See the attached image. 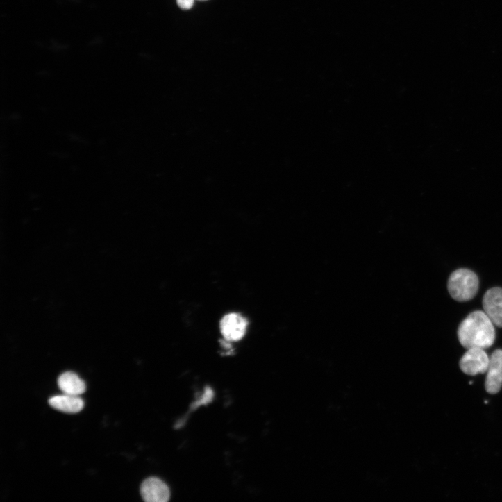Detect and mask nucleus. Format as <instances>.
I'll return each mask as SVG.
<instances>
[{"mask_svg": "<svg viewBox=\"0 0 502 502\" xmlns=\"http://www.w3.org/2000/svg\"><path fill=\"white\" fill-rule=\"evenodd\" d=\"M58 385L65 394L71 396H79L86 390L84 381L72 372L62 374L58 378Z\"/></svg>", "mask_w": 502, "mask_h": 502, "instance_id": "obj_9", "label": "nucleus"}, {"mask_svg": "<svg viewBox=\"0 0 502 502\" xmlns=\"http://www.w3.org/2000/svg\"><path fill=\"white\" fill-rule=\"evenodd\" d=\"M199 1H207V0H199Z\"/></svg>", "mask_w": 502, "mask_h": 502, "instance_id": "obj_12", "label": "nucleus"}, {"mask_svg": "<svg viewBox=\"0 0 502 502\" xmlns=\"http://www.w3.org/2000/svg\"><path fill=\"white\" fill-rule=\"evenodd\" d=\"M49 404L56 410L69 414L78 413L84 408V401L81 398L67 394L51 398Z\"/></svg>", "mask_w": 502, "mask_h": 502, "instance_id": "obj_8", "label": "nucleus"}, {"mask_svg": "<svg viewBox=\"0 0 502 502\" xmlns=\"http://www.w3.org/2000/svg\"><path fill=\"white\" fill-rule=\"evenodd\" d=\"M247 321L240 314L231 313L221 321V331L224 339L228 342H238L246 333Z\"/></svg>", "mask_w": 502, "mask_h": 502, "instance_id": "obj_5", "label": "nucleus"}, {"mask_svg": "<svg viewBox=\"0 0 502 502\" xmlns=\"http://www.w3.org/2000/svg\"><path fill=\"white\" fill-rule=\"evenodd\" d=\"M490 364V358L484 349L474 348L468 349L460 361L461 371L468 376L485 374Z\"/></svg>", "mask_w": 502, "mask_h": 502, "instance_id": "obj_3", "label": "nucleus"}, {"mask_svg": "<svg viewBox=\"0 0 502 502\" xmlns=\"http://www.w3.org/2000/svg\"><path fill=\"white\" fill-rule=\"evenodd\" d=\"M483 306L492 323L502 327V289L493 287L488 290L483 298Z\"/></svg>", "mask_w": 502, "mask_h": 502, "instance_id": "obj_7", "label": "nucleus"}, {"mask_svg": "<svg viewBox=\"0 0 502 502\" xmlns=\"http://www.w3.org/2000/svg\"><path fill=\"white\" fill-rule=\"evenodd\" d=\"M177 3L181 9L188 10L193 7L194 0H177Z\"/></svg>", "mask_w": 502, "mask_h": 502, "instance_id": "obj_11", "label": "nucleus"}, {"mask_svg": "<svg viewBox=\"0 0 502 502\" xmlns=\"http://www.w3.org/2000/svg\"><path fill=\"white\" fill-rule=\"evenodd\" d=\"M479 281L471 270L460 269L453 272L448 281V290L453 299L458 301L472 299L478 292Z\"/></svg>", "mask_w": 502, "mask_h": 502, "instance_id": "obj_2", "label": "nucleus"}, {"mask_svg": "<svg viewBox=\"0 0 502 502\" xmlns=\"http://www.w3.org/2000/svg\"><path fill=\"white\" fill-rule=\"evenodd\" d=\"M140 493L147 502H166L171 497L169 486L156 477H150L143 481Z\"/></svg>", "mask_w": 502, "mask_h": 502, "instance_id": "obj_4", "label": "nucleus"}, {"mask_svg": "<svg viewBox=\"0 0 502 502\" xmlns=\"http://www.w3.org/2000/svg\"><path fill=\"white\" fill-rule=\"evenodd\" d=\"M213 396V391L210 387H208L203 397L194 404L193 408L195 409L199 408L200 405L208 404L212 401Z\"/></svg>", "mask_w": 502, "mask_h": 502, "instance_id": "obj_10", "label": "nucleus"}, {"mask_svg": "<svg viewBox=\"0 0 502 502\" xmlns=\"http://www.w3.org/2000/svg\"><path fill=\"white\" fill-rule=\"evenodd\" d=\"M485 388L490 394H497L502 387V351H495L490 358Z\"/></svg>", "mask_w": 502, "mask_h": 502, "instance_id": "obj_6", "label": "nucleus"}, {"mask_svg": "<svg viewBox=\"0 0 502 502\" xmlns=\"http://www.w3.org/2000/svg\"><path fill=\"white\" fill-rule=\"evenodd\" d=\"M495 335L492 321L485 312L480 310L469 314L458 330L459 342L467 350L490 348L495 341Z\"/></svg>", "mask_w": 502, "mask_h": 502, "instance_id": "obj_1", "label": "nucleus"}]
</instances>
